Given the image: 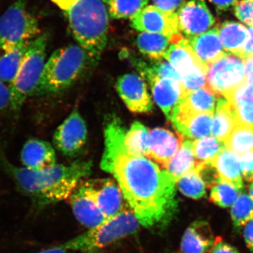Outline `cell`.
Masks as SVG:
<instances>
[{"label": "cell", "instance_id": "obj_21", "mask_svg": "<svg viewBox=\"0 0 253 253\" xmlns=\"http://www.w3.org/2000/svg\"><path fill=\"white\" fill-rule=\"evenodd\" d=\"M187 40L195 54L206 67L226 54L219 38L218 26Z\"/></svg>", "mask_w": 253, "mask_h": 253}, {"label": "cell", "instance_id": "obj_32", "mask_svg": "<svg viewBox=\"0 0 253 253\" xmlns=\"http://www.w3.org/2000/svg\"><path fill=\"white\" fill-rule=\"evenodd\" d=\"M148 3L149 0H110L109 16L113 19H131Z\"/></svg>", "mask_w": 253, "mask_h": 253}, {"label": "cell", "instance_id": "obj_2", "mask_svg": "<svg viewBox=\"0 0 253 253\" xmlns=\"http://www.w3.org/2000/svg\"><path fill=\"white\" fill-rule=\"evenodd\" d=\"M0 167L18 189L31 199L34 208L40 210L69 199L81 181L90 174L91 163L76 161L35 170L10 163L0 147Z\"/></svg>", "mask_w": 253, "mask_h": 253}, {"label": "cell", "instance_id": "obj_40", "mask_svg": "<svg viewBox=\"0 0 253 253\" xmlns=\"http://www.w3.org/2000/svg\"><path fill=\"white\" fill-rule=\"evenodd\" d=\"M153 4L158 9L168 13H175L183 4L184 0H152Z\"/></svg>", "mask_w": 253, "mask_h": 253}, {"label": "cell", "instance_id": "obj_19", "mask_svg": "<svg viewBox=\"0 0 253 253\" xmlns=\"http://www.w3.org/2000/svg\"><path fill=\"white\" fill-rule=\"evenodd\" d=\"M166 59L172 65L181 78L200 70L207 71V67L195 54L185 38L179 42L171 44Z\"/></svg>", "mask_w": 253, "mask_h": 253}, {"label": "cell", "instance_id": "obj_25", "mask_svg": "<svg viewBox=\"0 0 253 253\" xmlns=\"http://www.w3.org/2000/svg\"><path fill=\"white\" fill-rule=\"evenodd\" d=\"M136 43L141 53L156 61L166 59L172 41L169 37L160 33L141 32L136 38Z\"/></svg>", "mask_w": 253, "mask_h": 253}, {"label": "cell", "instance_id": "obj_10", "mask_svg": "<svg viewBox=\"0 0 253 253\" xmlns=\"http://www.w3.org/2000/svg\"><path fill=\"white\" fill-rule=\"evenodd\" d=\"M84 191L94 200L108 219L128 207L117 181L111 179H91L81 182Z\"/></svg>", "mask_w": 253, "mask_h": 253}, {"label": "cell", "instance_id": "obj_11", "mask_svg": "<svg viewBox=\"0 0 253 253\" xmlns=\"http://www.w3.org/2000/svg\"><path fill=\"white\" fill-rule=\"evenodd\" d=\"M176 14L179 31L186 39L206 33L215 23L204 0H189L183 3Z\"/></svg>", "mask_w": 253, "mask_h": 253}, {"label": "cell", "instance_id": "obj_16", "mask_svg": "<svg viewBox=\"0 0 253 253\" xmlns=\"http://www.w3.org/2000/svg\"><path fill=\"white\" fill-rule=\"evenodd\" d=\"M213 116L214 114L210 113L174 111L170 121L179 134L191 140H195L211 134Z\"/></svg>", "mask_w": 253, "mask_h": 253}, {"label": "cell", "instance_id": "obj_15", "mask_svg": "<svg viewBox=\"0 0 253 253\" xmlns=\"http://www.w3.org/2000/svg\"><path fill=\"white\" fill-rule=\"evenodd\" d=\"M147 81L151 85L154 101L167 119L170 121L173 111L183 97L180 82L158 77H151Z\"/></svg>", "mask_w": 253, "mask_h": 253}, {"label": "cell", "instance_id": "obj_26", "mask_svg": "<svg viewBox=\"0 0 253 253\" xmlns=\"http://www.w3.org/2000/svg\"><path fill=\"white\" fill-rule=\"evenodd\" d=\"M236 125L234 108L225 99L220 98L213 116L211 134L224 142Z\"/></svg>", "mask_w": 253, "mask_h": 253}, {"label": "cell", "instance_id": "obj_17", "mask_svg": "<svg viewBox=\"0 0 253 253\" xmlns=\"http://www.w3.org/2000/svg\"><path fill=\"white\" fill-rule=\"evenodd\" d=\"M69 199L73 214L83 226L91 229L106 220V218L94 200L84 191L81 183L73 191Z\"/></svg>", "mask_w": 253, "mask_h": 253}, {"label": "cell", "instance_id": "obj_27", "mask_svg": "<svg viewBox=\"0 0 253 253\" xmlns=\"http://www.w3.org/2000/svg\"><path fill=\"white\" fill-rule=\"evenodd\" d=\"M192 142L191 139L184 137L179 151L166 168L176 183L181 176L195 169L196 159Z\"/></svg>", "mask_w": 253, "mask_h": 253}, {"label": "cell", "instance_id": "obj_14", "mask_svg": "<svg viewBox=\"0 0 253 253\" xmlns=\"http://www.w3.org/2000/svg\"><path fill=\"white\" fill-rule=\"evenodd\" d=\"M184 136L177 135L165 128L150 131L149 151L147 157L166 169L180 148Z\"/></svg>", "mask_w": 253, "mask_h": 253}, {"label": "cell", "instance_id": "obj_31", "mask_svg": "<svg viewBox=\"0 0 253 253\" xmlns=\"http://www.w3.org/2000/svg\"><path fill=\"white\" fill-rule=\"evenodd\" d=\"M192 144L196 166L199 163L212 161L226 148L223 141L213 136H206L195 139Z\"/></svg>", "mask_w": 253, "mask_h": 253}, {"label": "cell", "instance_id": "obj_43", "mask_svg": "<svg viewBox=\"0 0 253 253\" xmlns=\"http://www.w3.org/2000/svg\"><path fill=\"white\" fill-rule=\"evenodd\" d=\"M246 83L253 93V54L244 59Z\"/></svg>", "mask_w": 253, "mask_h": 253}, {"label": "cell", "instance_id": "obj_23", "mask_svg": "<svg viewBox=\"0 0 253 253\" xmlns=\"http://www.w3.org/2000/svg\"><path fill=\"white\" fill-rule=\"evenodd\" d=\"M212 162L217 169L221 181L229 183L242 191L244 182L239 156L225 148L212 160Z\"/></svg>", "mask_w": 253, "mask_h": 253}, {"label": "cell", "instance_id": "obj_29", "mask_svg": "<svg viewBox=\"0 0 253 253\" xmlns=\"http://www.w3.org/2000/svg\"><path fill=\"white\" fill-rule=\"evenodd\" d=\"M150 131L140 122H134L124 135V144L132 154L147 157L149 151Z\"/></svg>", "mask_w": 253, "mask_h": 253}, {"label": "cell", "instance_id": "obj_13", "mask_svg": "<svg viewBox=\"0 0 253 253\" xmlns=\"http://www.w3.org/2000/svg\"><path fill=\"white\" fill-rule=\"evenodd\" d=\"M116 88L126 107L131 112L146 113L153 109V103L143 78L134 73L121 76Z\"/></svg>", "mask_w": 253, "mask_h": 253}, {"label": "cell", "instance_id": "obj_3", "mask_svg": "<svg viewBox=\"0 0 253 253\" xmlns=\"http://www.w3.org/2000/svg\"><path fill=\"white\" fill-rule=\"evenodd\" d=\"M66 14L75 39L95 60L106 47L109 10L101 0H51Z\"/></svg>", "mask_w": 253, "mask_h": 253}, {"label": "cell", "instance_id": "obj_48", "mask_svg": "<svg viewBox=\"0 0 253 253\" xmlns=\"http://www.w3.org/2000/svg\"><path fill=\"white\" fill-rule=\"evenodd\" d=\"M249 196L253 199V181L249 187Z\"/></svg>", "mask_w": 253, "mask_h": 253}, {"label": "cell", "instance_id": "obj_22", "mask_svg": "<svg viewBox=\"0 0 253 253\" xmlns=\"http://www.w3.org/2000/svg\"><path fill=\"white\" fill-rule=\"evenodd\" d=\"M220 98L207 88H201L183 96L174 111L214 114Z\"/></svg>", "mask_w": 253, "mask_h": 253}, {"label": "cell", "instance_id": "obj_1", "mask_svg": "<svg viewBox=\"0 0 253 253\" xmlns=\"http://www.w3.org/2000/svg\"><path fill=\"white\" fill-rule=\"evenodd\" d=\"M126 131L119 118L108 120L101 168L114 176L141 226L166 225L177 207L176 181L152 160L129 152L124 144Z\"/></svg>", "mask_w": 253, "mask_h": 253}, {"label": "cell", "instance_id": "obj_47", "mask_svg": "<svg viewBox=\"0 0 253 253\" xmlns=\"http://www.w3.org/2000/svg\"><path fill=\"white\" fill-rule=\"evenodd\" d=\"M37 253H68V251L63 249L62 246H59L57 247L53 248V249H49L44 250V251H41V252Z\"/></svg>", "mask_w": 253, "mask_h": 253}, {"label": "cell", "instance_id": "obj_5", "mask_svg": "<svg viewBox=\"0 0 253 253\" xmlns=\"http://www.w3.org/2000/svg\"><path fill=\"white\" fill-rule=\"evenodd\" d=\"M141 225L129 206L123 211L103 221L99 225L89 229L61 244L66 251L83 253H96L116 241L134 234Z\"/></svg>", "mask_w": 253, "mask_h": 253}, {"label": "cell", "instance_id": "obj_4", "mask_svg": "<svg viewBox=\"0 0 253 253\" xmlns=\"http://www.w3.org/2000/svg\"><path fill=\"white\" fill-rule=\"evenodd\" d=\"M95 59L81 46L56 50L47 60L34 96L56 94L72 85Z\"/></svg>", "mask_w": 253, "mask_h": 253}, {"label": "cell", "instance_id": "obj_41", "mask_svg": "<svg viewBox=\"0 0 253 253\" xmlns=\"http://www.w3.org/2000/svg\"><path fill=\"white\" fill-rule=\"evenodd\" d=\"M11 106V93L9 86L0 81V111Z\"/></svg>", "mask_w": 253, "mask_h": 253}, {"label": "cell", "instance_id": "obj_49", "mask_svg": "<svg viewBox=\"0 0 253 253\" xmlns=\"http://www.w3.org/2000/svg\"><path fill=\"white\" fill-rule=\"evenodd\" d=\"M101 1H104L105 4H109L110 0H101Z\"/></svg>", "mask_w": 253, "mask_h": 253}, {"label": "cell", "instance_id": "obj_7", "mask_svg": "<svg viewBox=\"0 0 253 253\" xmlns=\"http://www.w3.org/2000/svg\"><path fill=\"white\" fill-rule=\"evenodd\" d=\"M41 34L39 23L28 11L26 0H14L0 17V54L29 43Z\"/></svg>", "mask_w": 253, "mask_h": 253}, {"label": "cell", "instance_id": "obj_36", "mask_svg": "<svg viewBox=\"0 0 253 253\" xmlns=\"http://www.w3.org/2000/svg\"><path fill=\"white\" fill-rule=\"evenodd\" d=\"M181 85L182 87L183 96L191 91L201 89L206 85V71L200 70L196 72L190 73L181 78Z\"/></svg>", "mask_w": 253, "mask_h": 253}, {"label": "cell", "instance_id": "obj_38", "mask_svg": "<svg viewBox=\"0 0 253 253\" xmlns=\"http://www.w3.org/2000/svg\"><path fill=\"white\" fill-rule=\"evenodd\" d=\"M234 14L241 22L253 26V0H238L234 5Z\"/></svg>", "mask_w": 253, "mask_h": 253}, {"label": "cell", "instance_id": "obj_33", "mask_svg": "<svg viewBox=\"0 0 253 253\" xmlns=\"http://www.w3.org/2000/svg\"><path fill=\"white\" fill-rule=\"evenodd\" d=\"M176 184L181 194L191 199H200L206 196V184L195 169L181 176Z\"/></svg>", "mask_w": 253, "mask_h": 253}, {"label": "cell", "instance_id": "obj_12", "mask_svg": "<svg viewBox=\"0 0 253 253\" xmlns=\"http://www.w3.org/2000/svg\"><path fill=\"white\" fill-rule=\"evenodd\" d=\"M86 138L87 129L85 122L76 109L55 131L54 143L63 154L73 156L84 147Z\"/></svg>", "mask_w": 253, "mask_h": 253}, {"label": "cell", "instance_id": "obj_46", "mask_svg": "<svg viewBox=\"0 0 253 253\" xmlns=\"http://www.w3.org/2000/svg\"><path fill=\"white\" fill-rule=\"evenodd\" d=\"M219 11H226L234 6L238 0H210Z\"/></svg>", "mask_w": 253, "mask_h": 253}, {"label": "cell", "instance_id": "obj_20", "mask_svg": "<svg viewBox=\"0 0 253 253\" xmlns=\"http://www.w3.org/2000/svg\"><path fill=\"white\" fill-rule=\"evenodd\" d=\"M21 162L25 168L39 170L56 165V154L52 146L46 141L29 139L23 146Z\"/></svg>", "mask_w": 253, "mask_h": 253}, {"label": "cell", "instance_id": "obj_34", "mask_svg": "<svg viewBox=\"0 0 253 253\" xmlns=\"http://www.w3.org/2000/svg\"><path fill=\"white\" fill-rule=\"evenodd\" d=\"M231 217L236 228H241L253 220V199L241 194L231 207Z\"/></svg>", "mask_w": 253, "mask_h": 253}, {"label": "cell", "instance_id": "obj_42", "mask_svg": "<svg viewBox=\"0 0 253 253\" xmlns=\"http://www.w3.org/2000/svg\"><path fill=\"white\" fill-rule=\"evenodd\" d=\"M210 253H239V252L235 247L224 242L220 237H217Z\"/></svg>", "mask_w": 253, "mask_h": 253}, {"label": "cell", "instance_id": "obj_6", "mask_svg": "<svg viewBox=\"0 0 253 253\" xmlns=\"http://www.w3.org/2000/svg\"><path fill=\"white\" fill-rule=\"evenodd\" d=\"M49 35L41 33L28 44L19 69L9 84L11 106L13 112L18 113L23 104L34 96L45 66Z\"/></svg>", "mask_w": 253, "mask_h": 253}, {"label": "cell", "instance_id": "obj_35", "mask_svg": "<svg viewBox=\"0 0 253 253\" xmlns=\"http://www.w3.org/2000/svg\"><path fill=\"white\" fill-rule=\"evenodd\" d=\"M210 200L221 208L231 207L241 194V191L232 184L224 181H219L211 188Z\"/></svg>", "mask_w": 253, "mask_h": 253}, {"label": "cell", "instance_id": "obj_18", "mask_svg": "<svg viewBox=\"0 0 253 253\" xmlns=\"http://www.w3.org/2000/svg\"><path fill=\"white\" fill-rule=\"evenodd\" d=\"M216 238L206 221H196L186 229L181 243V253L211 252Z\"/></svg>", "mask_w": 253, "mask_h": 253}, {"label": "cell", "instance_id": "obj_24", "mask_svg": "<svg viewBox=\"0 0 253 253\" xmlns=\"http://www.w3.org/2000/svg\"><path fill=\"white\" fill-rule=\"evenodd\" d=\"M218 31L225 52L241 58L249 37L247 28L235 21H226L218 26Z\"/></svg>", "mask_w": 253, "mask_h": 253}, {"label": "cell", "instance_id": "obj_45", "mask_svg": "<svg viewBox=\"0 0 253 253\" xmlns=\"http://www.w3.org/2000/svg\"><path fill=\"white\" fill-rule=\"evenodd\" d=\"M248 32H249V37H248V41L246 42L244 51L241 54L242 59H245L250 55L253 54V26H249Z\"/></svg>", "mask_w": 253, "mask_h": 253}, {"label": "cell", "instance_id": "obj_37", "mask_svg": "<svg viewBox=\"0 0 253 253\" xmlns=\"http://www.w3.org/2000/svg\"><path fill=\"white\" fill-rule=\"evenodd\" d=\"M232 106L235 112L237 125L253 127V101H241Z\"/></svg>", "mask_w": 253, "mask_h": 253}, {"label": "cell", "instance_id": "obj_9", "mask_svg": "<svg viewBox=\"0 0 253 253\" xmlns=\"http://www.w3.org/2000/svg\"><path fill=\"white\" fill-rule=\"evenodd\" d=\"M136 31L160 33L172 39V44L179 42L184 37L179 31L176 13H168L154 5H148L130 19Z\"/></svg>", "mask_w": 253, "mask_h": 253}, {"label": "cell", "instance_id": "obj_39", "mask_svg": "<svg viewBox=\"0 0 253 253\" xmlns=\"http://www.w3.org/2000/svg\"><path fill=\"white\" fill-rule=\"evenodd\" d=\"M241 172L245 180L253 181V151L239 156Z\"/></svg>", "mask_w": 253, "mask_h": 253}, {"label": "cell", "instance_id": "obj_30", "mask_svg": "<svg viewBox=\"0 0 253 253\" xmlns=\"http://www.w3.org/2000/svg\"><path fill=\"white\" fill-rule=\"evenodd\" d=\"M224 144L226 149L239 156L253 151V127L236 125Z\"/></svg>", "mask_w": 253, "mask_h": 253}, {"label": "cell", "instance_id": "obj_8", "mask_svg": "<svg viewBox=\"0 0 253 253\" xmlns=\"http://www.w3.org/2000/svg\"><path fill=\"white\" fill-rule=\"evenodd\" d=\"M246 83L244 59L226 53L207 66L204 87L220 96H225Z\"/></svg>", "mask_w": 253, "mask_h": 253}, {"label": "cell", "instance_id": "obj_44", "mask_svg": "<svg viewBox=\"0 0 253 253\" xmlns=\"http://www.w3.org/2000/svg\"><path fill=\"white\" fill-rule=\"evenodd\" d=\"M244 236L248 249L253 253V220L244 226Z\"/></svg>", "mask_w": 253, "mask_h": 253}, {"label": "cell", "instance_id": "obj_28", "mask_svg": "<svg viewBox=\"0 0 253 253\" xmlns=\"http://www.w3.org/2000/svg\"><path fill=\"white\" fill-rule=\"evenodd\" d=\"M29 43L0 54V81L8 86L16 77Z\"/></svg>", "mask_w": 253, "mask_h": 253}]
</instances>
